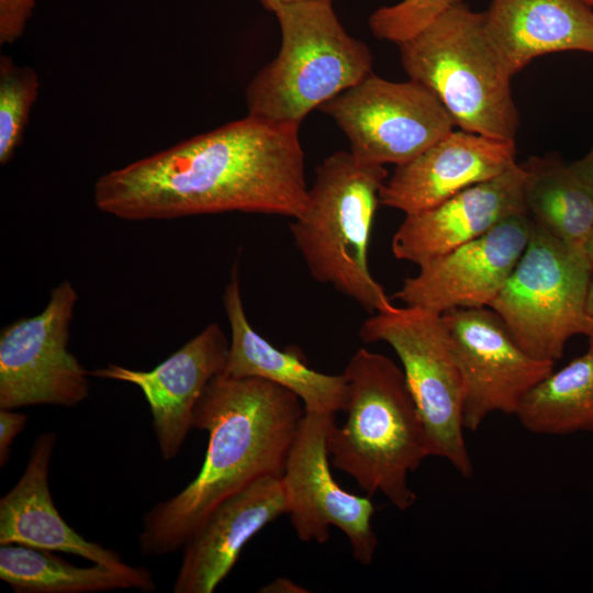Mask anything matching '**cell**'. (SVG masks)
Masks as SVG:
<instances>
[{
  "instance_id": "6da1fadb",
  "label": "cell",
  "mask_w": 593,
  "mask_h": 593,
  "mask_svg": "<svg viewBox=\"0 0 593 593\" xmlns=\"http://www.w3.org/2000/svg\"><path fill=\"white\" fill-rule=\"evenodd\" d=\"M299 128L248 114L102 175L96 206L127 221L234 211L295 219L309 192Z\"/></svg>"
},
{
  "instance_id": "7a4b0ae2",
  "label": "cell",
  "mask_w": 593,
  "mask_h": 593,
  "mask_svg": "<svg viewBox=\"0 0 593 593\" xmlns=\"http://www.w3.org/2000/svg\"><path fill=\"white\" fill-rule=\"evenodd\" d=\"M304 415L291 391L260 378L214 377L193 414V427L209 434L197 477L143 518L141 553L163 557L182 549L225 499L265 477H281Z\"/></svg>"
},
{
  "instance_id": "3957f363",
  "label": "cell",
  "mask_w": 593,
  "mask_h": 593,
  "mask_svg": "<svg viewBox=\"0 0 593 593\" xmlns=\"http://www.w3.org/2000/svg\"><path fill=\"white\" fill-rule=\"evenodd\" d=\"M343 374L346 419L328 433L332 463L368 496L380 492L399 511L410 510L417 497L407 477L432 450L405 374L392 359L366 348L350 357Z\"/></svg>"
},
{
  "instance_id": "277c9868",
  "label": "cell",
  "mask_w": 593,
  "mask_h": 593,
  "mask_svg": "<svg viewBox=\"0 0 593 593\" xmlns=\"http://www.w3.org/2000/svg\"><path fill=\"white\" fill-rule=\"evenodd\" d=\"M387 178L383 166L361 163L350 152H335L316 167L306 206L290 224L311 277L371 314L393 305L368 262L371 228Z\"/></svg>"
},
{
  "instance_id": "5b68a950",
  "label": "cell",
  "mask_w": 593,
  "mask_h": 593,
  "mask_svg": "<svg viewBox=\"0 0 593 593\" xmlns=\"http://www.w3.org/2000/svg\"><path fill=\"white\" fill-rule=\"evenodd\" d=\"M409 78L429 90L459 130L516 141L519 114L513 78L490 42L483 13L455 4L398 45Z\"/></svg>"
},
{
  "instance_id": "8992f818",
  "label": "cell",
  "mask_w": 593,
  "mask_h": 593,
  "mask_svg": "<svg viewBox=\"0 0 593 593\" xmlns=\"http://www.w3.org/2000/svg\"><path fill=\"white\" fill-rule=\"evenodd\" d=\"M272 13L281 47L247 86L249 115L301 124L311 111L372 72L369 47L346 32L331 1L282 4Z\"/></svg>"
},
{
  "instance_id": "52a82bcc",
  "label": "cell",
  "mask_w": 593,
  "mask_h": 593,
  "mask_svg": "<svg viewBox=\"0 0 593 593\" xmlns=\"http://www.w3.org/2000/svg\"><path fill=\"white\" fill-rule=\"evenodd\" d=\"M592 270L583 251L533 222L524 253L489 307L526 353L556 362L571 337L585 335Z\"/></svg>"
},
{
  "instance_id": "ba28073f",
  "label": "cell",
  "mask_w": 593,
  "mask_h": 593,
  "mask_svg": "<svg viewBox=\"0 0 593 593\" xmlns=\"http://www.w3.org/2000/svg\"><path fill=\"white\" fill-rule=\"evenodd\" d=\"M367 344L383 342L398 355L428 436L432 456L463 478L473 475L462 424L463 383L443 314L404 305L371 314L360 326Z\"/></svg>"
},
{
  "instance_id": "9c48e42d",
  "label": "cell",
  "mask_w": 593,
  "mask_h": 593,
  "mask_svg": "<svg viewBox=\"0 0 593 593\" xmlns=\"http://www.w3.org/2000/svg\"><path fill=\"white\" fill-rule=\"evenodd\" d=\"M361 163L403 165L451 132L455 124L424 86L395 82L373 72L323 103Z\"/></svg>"
},
{
  "instance_id": "30bf717a",
  "label": "cell",
  "mask_w": 593,
  "mask_h": 593,
  "mask_svg": "<svg viewBox=\"0 0 593 593\" xmlns=\"http://www.w3.org/2000/svg\"><path fill=\"white\" fill-rule=\"evenodd\" d=\"M78 294L68 280L55 287L44 310L0 333V409L72 407L89 395L90 372L68 349Z\"/></svg>"
},
{
  "instance_id": "8fae6325",
  "label": "cell",
  "mask_w": 593,
  "mask_h": 593,
  "mask_svg": "<svg viewBox=\"0 0 593 593\" xmlns=\"http://www.w3.org/2000/svg\"><path fill=\"white\" fill-rule=\"evenodd\" d=\"M335 414L305 412L291 444L281 482L292 527L302 541L324 544L329 527L347 537L354 558L372 562L378 538L370 496L344 490L331 472L327 437Z\"/></svg>"
},
{
  "instance_id": "7c38bea8",
  "label": "cell",
  "mask_w": 593,
  "mask_h": 593,
  "mask_svg": "<svg viewBox=\"0 0 593 593\" xmlns=\"http://www.w3.org/2000/svg\"><path fill=\"white\" fill-rule=\"evenodd\" d=\"M443 318L462 377L466 430L475 432L495 412L515 415L526 394L553 371L556 362L526 353L492 309H454Z\"/></svg>"
},
{
  "instance_id": "4fadbf2b",
  "label": "cell",
  "mask_w": 593,
  "mask_h": 593,
  "mask_svg": "<svg viewBox=\"0 0 593 593\" xmlns=\"http://www.w3.org/2000/svg\"><path fill=\"white\" fill-rule=\"evenodd\" d=\"M532 226L527 213L505 219L482 236L421 264L394 298L440 314L489 306L524 253Z\"/></svg>"
},
{
  "instance_id": "5bb4252c",
  "label": "cell",
  "mask_w": 593,
  "mask_h": 593,
  "mask_svg": "<svg viewBox=\"0 0 593 593\" xmlns=\"http://www.w3.org/2000/svg\"><path fill=\"white\" fill-rule=\"evenodd\" d=\"M230 340L211 323L167 359L148 371L109 363L90 376L138 387L150 410L163 460L177 457L193 428L194 409L209 382L224 372Z\"/></svg>"
},
{
  "instance_id": "9a60e30c",
  "label": "cell",
  "mask_w": 593,
  "mask_h": 593,
  "mask_svg": "<svg viewBox=\"0 0 593 593\" xmlns=\"http://www.w3.org/2000/svg\"><path fill=\"white\" fill-rule=\"evenodd\" d=\"M515 164V141L452 130L412 160L396 166L380 191V204L414 214L493 179Z\"/></svg>"
},
{
  "instance_id": "2e32d148",
  "label": "cell",
  "mask_w": 593,
  "mask_h": 593,
  "mask_svg": "<svg viewBox=\"0 0 593 593\" xmlns=\"http://www.w3.org/2000/svg\"><path fill=\"white\" fill-rule=\"evenodd\" d=\"M525 177L517 163L430 209L405 215L392 238L394 257L419 266L482 236L510 216L527 213Z\"/></svg>"
},
{
  "instance_id": "e0dca14e",
  "label": "cell",
  "mask_w": 593,
  "mask_h": 593,
  "mask_svg": "<svg viewBox=\"0 0 593 593\" xmlns=\"http://www.w3.org/2000/svg\"><path fill=\"white\" fill-rule=\"evenodd\" d=\"M288 513L281 477H265L222 501L182 547L174 593H212L244 546Z\"/></svg>"
},
{
  "instance_id": "ac0fdd59",
  "label": "cell",
  "mask_w": 593,
  "mask_h": 593,
  "mask_svg": "<svg viewBox=\"0 0 593 593\" xmlns=\"http://www.w3.org/2000/svg\"><path fill=\"white\" fill-rule=\"evenodd\" d=\"M56 441L54 432L35 438L22 475L0 499V545L70 553L118 570L130 568L118 551L75 532L56 508L49 489V465Z\"/></svg>"
},
{
  "instance_id": "d6986e66",
  "label": "cell",
  "mask_w": 593,
  "mask_h": 593,
  "mask_svg": "<svg viewBox=\"0 0 593 593\" xmlns=\"http://www.w3.org/2000/svg\"><path fill=\"white\" fill-rule=\"evenodd\" d=\"M231 339L223 374L260 378L294 393L305 412H344L347 401L345 376L326 374L310 368L299 351L281 350L259 335L246 317L237 265L231 271L223 294Z\"/></svg>"
},
{
  "instance_id": "ffe728a7",
  "label": "cell",
  "mask_w": 593,
  "mask_h": 593,
  "mask_svg": "<svg viewBox=\"0 0 593 593\" xmlns=\"http://www.w3.org/2000/svg\"><path fill=\"white\" fill-rule=\"evenodd\" d=\"M485 33L512 76L557 52L593 54V8L583 0H492Z\"/></svg>"
},
{
  "instance_id": "44dd1931",
  "label": "cell",
  "mask_w": 593,
  "mask_h": 593,
  "mask_svg": "<svg viewBox=\"0 0 593 593\" xmlns=\"http://www.w3.org/2000/svg\"><path fill=\"white\" fill-rule=\"evenodd\" d=\"M55 551L16 544L0 545V579L16 593H92L114 590L154 592L148 569L125 570L93 563L75 566Z\"/></svg>"
},
{
  "instance_id": "7402d4cb",
  "label": "cell",
  "mask_w": 593,
  "mask_h": 593,
  "mask_svg": "<svg viewBox=\"0 0 593 593\" xmlns=\"http://www.w3.org/2000/svg\"><path fill=\"white\" fill-rule=\"evenodd\" d=\"M521 164L526 172L524 201L532 221L584 253L593 225V191L556 153L532 156Z\"/></svg>"
},
{
  "instance_id": "603a6c76",
  "label": "cell",
  "mask_w": 593,
  "mask_h": 593,
  "mask_svg": "<svg viewBox=\"0 0 593 593\" xmlns=\"http://www.w3.org/2000/svg\"><path fill=\"white\" fill-rule=\"evenodd\" d=\"M515 416L535 434L593 432V348L538 382Z\"/></svg>"
},
{
  "instance_id": "cb8c5ba5",
  "label": "cell",
  "mask_w": 593,
  "mask_h": 593,
  "mask_svg": "<svg viewBox=\"0 0 593 593\" xmlns=\"http://www.w3.org/2000/svg\"><path fill=\"white\" fill-rule=\"evenodd\" d=\"M40 89V76L30 66L0 56V164L7 165L21 145Z\"/></svg>"
},
{
  "instance_id": "d4e9b609",
  "label": "cell",
  "mask_w": 593,
  "mask_h": 593,
  "mask_svg": "<svg viewBox=\"0 0 593 593\" xmlns=\"http://www.w3.org/2000/svg\"><path fill=\"white\" fill-rule=\"evenodd\" d=\"M460 2L463 0H402L377 9L369 18V27L377 38L399 45Z\"/></svg>"
},
{
  "instance_id": "484cf974",
  "label": "cell",
  "mask_w": 593,
  "mask_h": 593,
  "mask_svg": "<svg viewBox=\"0 0 593 593\" xmlns=\"http://www.w3.org/2000/svg\"><path fill=\"white\" fill-rule=\"evenodd\" d=\"M37 0H0V44L15 43L24 33Z\"/></svg>"
},
{
  "instance_id": "4316f807",
  "label": "cell",
  "mask_w": 593,
  "mask_h": 593,
  "mask_svg": "<svg viewBox=\"0 0 593 593\" xmlns=\"http://www.w3.org/2000/svg\"><path fill=\"white\" fill-rule=\"evenodd\" d=\"M27 416L10 409H0V467L9 460L14 438L23 432Z\"/></svg>"
},
{
  "instance_id": "83f0119b",
  "label": "cell",
  "mask_w": 593,
  "mask_h": 593,
  "mask_svg": "<svg viewBox=\"0 0 593 593\" xmlns=\"http://www.w3.org/2000/svg\"><path fill=\"white\" fill-rule=\"evenodd\" d=\"M577 177L593 191V146L582 158L570 163Z\"/></svg>"
},
{
  "instance_id": "f1b7e54d",
  "label": "cell",
  "mask_w": 593,
  "mask_h": 593,
  "mask_svg": "<svg viewBox=\"0 0 593 593\" xmlns=\"http://www.w3.org/2000/svg\"><path fill=\"white\" fill-rule=\"evenodd\" d=\"M259 592L262 593H303L307 592L304 588L300 586L290 579L279 578L271 583L262 586Z\"/></svg>"
},
{
  "instance_id": "f546056e",
  "label": "cell",
  "mask_w": 593,
  "mask_h": 593,
  "mask_svg": "<svg viewBox=\"0 0 593 593\" xmlns=\"http://www.w3.org/2000/svg\"><path fill=\"white\" fill-rule=\"evenodd\" d=\"M585 312H586L588 326H586V332L584 336H586L589 340V347L593 348V270H592V275H591V279L589 283Z\"/></svg>"
},
{
  "instance_id": "4dcf8cb0",
  "label": "cell",
  "mask_w": 593,
  "mask_h": 593,
  "mask_svg": "<svg viewBox=\"0 0 593 593\" xmlns=\"http://www.w3.org/2000/svg\"><path fill=\"white\" fill-rule=\"evenodd\" d=\"M260 4L268 11L273 12L276 8L282 4H290L304 1H317V0H258ZM322 1H333V0H322Z\"/></svg>"
},
{
  "instance_id": "1f68e13d",
  "label": "cell",
  "mask_w": 593,
  "mask_h": 593,
  "mask_svg": "<svg viewBox=\"0 0 593 593\" xmlns=\"http://www.w3.org/2000/svg\"><path fill=\"white\" fill-rule=\"evenodd\" d=\"M584 254L590 264L593 266V225L584 244Z\"/></svg>"
},
{
  "instance_id": "d6a6232c",
  "label": "cell",
  "mask_w": 593,
  "mask_h": 593,
  "mask_svg": "<svg viewBox=\"0 0 593 593\" xmlns=\"http://www.w3.org/2000/svg\"><path fill=\"white\" fill-rule=\"evenodd\" d=\"M583 1L593 8V0H583Z\"/></svg>"
}]
</instances>
